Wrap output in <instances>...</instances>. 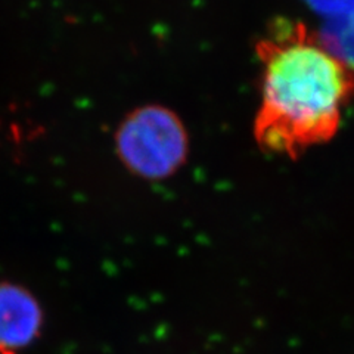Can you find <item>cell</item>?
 I'll use <instances>...</instances> for the list:
<instances>
[{"label": "cell", "instance_id": "obj_1", "mask_svg": "<svg viewBox=\"0 0 354 354\" xmlns=\"http://www.w3.org/2000/svg\"><path fill=\"white\" fill-rule=\"evenodd\" d=\"M256 49L263 68L259 147L297 160L329 142L354 96V70L298 21L273 22Z\"/></svg>", "mask_w": 354, "mask_h": 354}, {"label": "cell", "instance_id": "obj_2", "mask_svg": "<svg viewBox=\"0 0 354 354\" xmlns=\"http://www.w3.org/2000/svg\"><path fill=\"white\" fill-rule=\"evenodd\" d=\"M117 151L127 167L145 179H164L177 171L187 155V135L173 111L142 106L121 123Z\"/></svg>", "mask_w": 354, "mask_h": 354}, {"label": "cell", "instance_id": "obj_3", "mask_svg": "<svg viewBox=\"0 0 354 354\" xmlns=\"http://www.w3.org/2000/svg\"><path fill=\"white\" fill-rule=\"evenodd\" d=\"M43 310L24 286L0 282V354H22L39 339Z\"/></svg>", "mask_w": 354, "mask_h": 354}, {"label": "cell", "instance_id": "obj_4", "mask_svg": "<svg viewBox=\"0 0 354 354\" xmlns=\"http://www.w3.org/2000/svg\"><path fill=\"white\" fill-rule=\"evenodd\" d=\"M319 39L330 53L354 70V8L338 17L328 18Z\"/></svg>", "mask_w": 354, "mask_h": 354}, {"label": "cell", "instance_id": "obj_5", "mask_svg": "<svg viewBox=\"0 0 354 354\" xmlns=\"http://www.w3.org/2000/svg\"><path fill=\"white\" fill-rule=\"evenodd\" d=\"M316 12L334 18L354 8V0H306Z\"/></svg>", "mask_w": 354, "mask_h": 354}]
</instances>
